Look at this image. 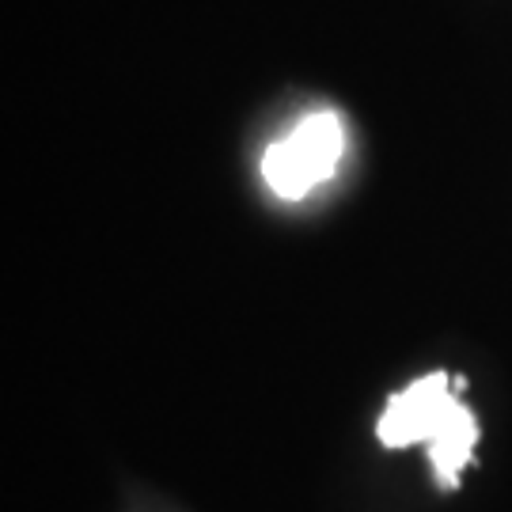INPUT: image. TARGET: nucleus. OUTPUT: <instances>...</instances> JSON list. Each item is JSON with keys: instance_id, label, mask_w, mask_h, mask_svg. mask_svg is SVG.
<instances>
[{"instance_id": "nucleus-1", "label": "nucleus", "mask_w": 512, "mask_h": 512, "mask_svg": "<svg viewBox=\"0 0 512 512\" xmlns=\"http://www.w3.org/2000/svg\"><path fill=\"white\" fill-rule=\"evenodd\" d=\"M463 380L448 372H429L410 387L387 399L384 418L376 421V437L384 448L425 444L433 459V475L440 490H459L463 467L475 459L478 421L459 403Z\"/></svg>"}, {"instance_id": "nucleus-2", "label": "nucleus", "mask_w": 512, "mask_h": 512, "mask_svg": "<svg viewBox=\"0 0 512 512\" xmlns=\"http://www.w3.org/2000/svg\"><path fill=\"white\" fill-rule=\"evenodd\" d=\"M346 129L334 110H315L300 126L262 152V179L285 202L308 198L342 164Z\"/></svg>"}]
</instances>
